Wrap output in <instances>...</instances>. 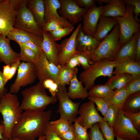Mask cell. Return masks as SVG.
I'll return each instance as SVG.
<instances>
[{"label":"cell","instance_id":"obj_53","mask_svg":"<svg viewBox=\"0 0 140 140\" xmlns=\"http://www.w3.org/2000/svg\"><path fill=\"white\" fill-rule=\"evenodd\" d=\"M20 64V60H18L13 63L11 66L9 74L7 79L8 81L13 78L18 69Z\"/></svg>","mask_w":140,"mask_h":140},{"label":"cell","instance_id":"obj_60","mask_svg":"<svg viewBox=\"0 0 140 140\" xmlns=\"http://www.w3.org/2000/svg\"><path fill=\"white\" fill-rule=\"evenodd\" d=\"M116 140H129L127 139H123L117 136H115Z\"/></svg>","mask_w":140,"mask_h":140},{"label":"cell","instance_id":"obj_4","mask_svg":"<svg viewBox=\"0 0 140 140\" xmlns=\"http://www.w3.org/2000/svg\"><path fill=\"white\" fill-rule=\"evenodd\" d=\"M120 27L117 23L111 32L101 41L94 52L88 57L93 62L103 59L113 60L121 47L119 42Z\"/></svg>","mask_w":140,"mask_h":140},{"label":"cell","instance_id":"obj_41","mask_svg":"<svg viewBox=\"0 0 140 140\" xmlns=\"http://www.w3.org/2000/svg\"><path fill=\"white\" fill-rule=\"evenodd\" d=\"M124 88L129 94L140 92V77L133 78Z\"/></svg>","mask_w":140,"mask_h":140},{"label":"cell","instance_id":"obj_9","mask_svg":"<svg viewBox=\"0 0 140 140\" xmlns=\"http://www.w3.org/2000/svg\"><path fill=\"white\" fill-rule=\"evenodd\" d=\"M37 76L34 64L31 62H20L17 69L16 78L10 86V92L15 94L22 87L33 83Z\"/></svg>","mask_w":140,"mask_h":140},{"label":"cell","instance_id":"obj_28","mask_svg":"<svg viewBox=\"0 0 140 140\" xmlns=\"http://www.w3.org/2000/svg\"><path fill=\"white\" fill-rule=\"evenodd\" d=\"M133 79L132 75L127 73L115 74L109 78L105 84L114 90L124 87Z\"/></svg>","mask_w":140,"mask_h":140},{"label":"cell","instance_id":"obj_55","mask_svg":"<svg viewBox=\"0 0 140 140\" xmlns=\"http://www.w3.org/2000/svg\"><path fill=\"white\" fill-rule=\"evenodd\" d=\"M124 1L125 4L132 5L135 8H140V0H124Z\"/></svg>","mask_w":140,"mask_h":140},{"label":"cell","instance_id":"obj_19","mask_svg":"<svg viewBox=\"0 0 140 140\" xmlns=\"http://www.w3.org/2000/svg\"><path fill=\"white\" fill-rule=\"evenodd\" d=\"M43 40L41 48L47 59L58 65L59 44L52 38L49 32H43Z\"/></svg>","mask_w":140,"mask_h":140},{"label":"cell","instance_id":"obj_47","mask_svg":"<svg viewBox=\"0 0 140 140\" xmlns=\"http://www.w3.org/2000/svg\"><path fill=\"white\" fill-rule=\"evenodd\" d=\"M18 44L19 45L22 46L29 48L34 52L38 56L40 57L43 50L41 48L33 42H29Z\"/></svg>","mask_w":140,"mask_h":140},{"label":"cell","instance_id":"obj_14","mask_svg":"<svg viewBox=\"0 0 140 140\" xmlns=\"http://www.w3.org/2000/svg\"><path fill=\"white\" fill-rule=\"evenodd\" d=\"M34 65L37 77L39 80L50 79L57 83L59 66L50 62L43 51L40 60Z\"/></svg>","mask_w":140,"mask_h":140},{"label":"cell","instance_id":"obj_50","mask_svg":"<svg viewBox=\"0 0 140 140\" xmlns=\"http://www.w3.org/2000/svg\"><path fill=\"white\" fill-rule=\"evenodd\" d=\"M59 136L62 140H76L72 124L68 130Z\"/></svg>","mask_w":140,"mask_h":140},{"label":"cell","instance_id":"obj_39","mask_svg":"<svg viewBox=\"0 0 140 140\" xmlns=\"http://www.w3.org/2000/svg\"><path fill=\"white\" fill-rule=\"evenodd\" d=\"M74 29V27H62L50 32L55 41L60 40L62 38L69 34Z\"/></svg>","mask_w":140,"mask_h":140},{"label":"cell","instance_id":"obj_45","mask_svg":"<svg viewBox=\"0 0 140 140\" xmlns=\"http://www.w3.org/2000/svg\"><path fill=\"white\" fill-rule=\"evenodd\" d=\"M77 58L84 70L88 69L94 62L86 55L80 53L76 54Z\"/></svg>","mask_w":140,"mask_h":140},{"label":"cell","instance_id":"obj_63","mask_svg":"<svg viewBox=\"0 0 140 140\" xmlns=\"http://www.w3.org/2000/svg\"><path fill=\"white\" fill-rule=\"evenodd\" d=\"M137 140H140V139H137Z\"/></svg>","mask_w":140,"mask_h":140},{"label":"cell","instance_id":"obj_44","mask_svg":"<svg viewBox=\"0 0 140 140\" xmlns=\"http://www.w3.org/2000/svg\"><path fill=\"white\" fill-rule=\"evenodd\" d=\"M44 134L45 140H62L54 131L50 122L46 127Z\"/></svg>","mask_w":140,"mask_h":140},{"label":"cell","instance_id":"obj_51","mask_svg":"<svg viewBox=\"0 0 140 140\" xmlns=\"http://www.w3.org/2000/svg\"><path fill=\"white\" fill-rule=\"evenodd\" d=\"M65 64L69 67L73 69L80 64L76 55V54H74L68 59Z\"/></svg>","mask_w":140,"mask_h":140},{"label":"cell","instance_id":"obj_17","mask_svg":"<svg viewBox=\"0 0 140 140\" xmlns=\"http://www.w3.org/2000/svg\"><path fill=\"white\" fill-rule=\"evenodd\" d=\"M45 23L50 21L55 22L63 27L74 26L72 24L60 16L58 10L61 8L58 0H44Z\"/></svg>","mask_w":140,"mask_h":140},{"label":"cell","instance_id":"obj_49","mask_svg":"<svg viewBox=\"0 0 140 140\" xmlns=\"http://www.w3.org/2000/svg\"><path fill=\"white\" fill-rule=\"evenodd\" d=\"M7 82L3 75L2 72L0 69V101L3 96L7 93L8 90L5 87Z\"/></svg>","mask_w":140,"mask_h":140},{"label":"cell","instance_id":"obj_36","mask_svg":"<svg viewBox=\"0 0 140 140\" xmlns=\"http://www.w3.org/2000/svg\"><path fill=\"white\" fill-rule=\"evenodd\" d=\"M119 109L116 106L110 104L103 117L102 121L107 122L109 126L113 127L116 120Z\"/></svg>","mask_w":140,"mask_h":140},{"label":"cell","instance_id":"obj_40","mask_svg":"<svg viewBox=\"0 0 140 140\" xmlns=\"http://www.w3.org/2000/svg\"><path fill=\"white\" fill-rule=\"evenodd\" d=\"M122 112L124 115L130 120L134 127L139 132L140 128V112L132 113L123 110Z\"/></svg>","mask_w":140,"mask_h":140},{"label":"cell","instance_id":"obj_3","mask_svg":"<svg viewBox=\"0 0 140 140\" xmlns=\"http://www.w3.org/2000/svg\"><path fill=\"white\" fill-rule=\"evenodd\" d=\"M22 111L16 94L9 92L3 96L0 101V113L4 127V138H11L12 130L19 122Z\"/></svg>","mask_w":140,"mask_h":140},{"label":"cell","instance_id":"obj_2","mask_svg":"<svg viewBox=\"0 0 140 140\" xmlns=\"http://www.w3.org/2000/svg\"><path fill=\"white\" fill-rule=\"evenodd\" d=\"M21 94L23 99L20 106L24 111H44L49 105L55 103L57 100L56 96L47 95L42 80H39L36 85L23 90Z\"/></svg>","mask_w":140,"mask_h":140},{"label":"cell","instance_id":"obj_33","mask_svg":"<svg viewBox=\"0 0 140 140\" xmlns=\"http://www.w3.org/2000/svg\"><path fill=\"white\" fill-rule=\"evenodd\" d=\"M110 104L114 105L121 109L126 99L130 95L124 87L114 90Z\"/></svg>","mask_w":140,"mask_h":140},{"label":"cell","instance_id":"obj_29","mask_svg":"<svg viewBox=\"0 0 140 140\" xmlns=\"http://www.w3.org/2000/svg\"><path fill=\"white\" fill-rule=\"evenodd\" d=\"M59 65V71L57 83L58 85H69L74 75L77 74L78 71V68L77 67L73 69L70 68L65 64Z\"/></svg>","mask_w":140,"mask_h":140},{"label":"cell","instance_id":"obj_46","mask_svg":"<svg viewBox=\"0 0 140 140\" xmlns=\"http://www.w3.org/2000/svg\"><path fill=\"white\" fill-rule=\"evenodd\" d=\"M62 27L57 22L54 21H50L45 23L41 29L43 32H50Z\"/></svg>","mask_w":140,"mask_h":140},{"label":"cell","instance_id":"obj_11","mask_svg":"<svg viewBox=\"0 0 140 140\" xmlns=\"http://www.w3.org/2000/svg\"><path fill=\"white\" fill-rule=\"evenodd\" d=\"M61 16L73 25L78 23L88 9L79 7L74 0H59Z\"/></svg>","mask_w":140,"mask_h":140},{"label":"cell","instance_id":"obj_37","mask_svg":"<svg viewBox=\"0 0 140 140\" xmlns=\"http://www.w3.org/2000/svg\"><path fill=\"white\" fill-rule=\"evenodd\" d=\"M88 98L95 103L97 110L100 111L104 116L110 105V101L103 98L92 96H88Z\"/></svg>","mask_w":140,"mask_h":140},{"label":"cell","instance_id":"obj_62","mask_svg":"<svg viewBox=\"0 0 140 140\" xmlns=\"http://www.w3.org/2000/svg\"><path fill=\"white\" fill-rule=\"evenodd\" d=\"M4 0H0V2L3 1Z\"/></svg>","mask_w":140,"mask_h":140},{"label":"cell","instance_id":"obj_8","mask_svg":"<svg viewBox=\"0 0 140 140\" xmlns=\"http://www.w3.org/2000/svg\"><path fill=\"white\" fill-rule=\"evenodd\" d=\"M27 4H24L17 11L13 27L43 37L42 29L27 8Z\"/></svg>","mask_w":140,"mask_h":140},{"label":"cell","instance_id":"obj_58","mask_svg":"<svg viewBox=\"0 0 140 140\" xmlns=\"http://www.w3.org/2000/svg\"><path fill=\"white\" fill-rule=\"evenodd\" d=\"M112 0H97L96 2H97L99 4L102 5L103 3H106L107 4L110 3Z\"/></svg>","mask_w":140,"mask_h":140},{"label":"cell","instance_id":"obj_54","mask_svg":"<svg viewBox=\"0 0 140 140\" xmlns=\"http://www.w3.org/2000/svg\"><path fill=\"white\" fill-rule=\"evenodd\" d=\"M135 61H140V33L139 34L136 47Z\"/></svg>","mask_w":140,"mask_h":140},{"label":"cell","instance_id":"obj_57","mask_svg":"<svg viewBox=\"0 0 140 140\" xmlns=\"http://www.w3.org/2000/svg\"><path fill=\"white\" fill-rule=\"evenodd\" d=\"M4 130V126L2 123H1L0 121V140L3 138V134Z\"/></svg>","mask_w":140,"mask_h":140},{"label":"cell","instance_id":"obj_18","mask_svg":"<svg viewBox=\"0 0 140 140\" xmlns=\"http://www.w3.org/2000/svg\"><path fill=\"white\" fill-rule=\"evenodd\" d=\"M81 27L76 39V54H82L88 57L94 52L101 41H97L90 35L84 33Z\"/></svg>","mask_w":140,"mask_h":140},{"label":"cell","instance_id":"obj_23","mask_svg":"<svg viewBox=\"0 0 140 140\" xmlns=\"http://www.w3.org/2000/svg\"><path fill=\"white\" fill-rule=\"evenodd\" d=\"M114 68L112 74L127 73L131 75L133 78L140 77V61L126 59L118 61Z\"/></svg>","mask_w":140,"mask_h":140},{"label":"cell","instance_id":"obj_16","mask_svg":"<svg viewBox=\"0 0 140 140\" xmlns=\"http://www.w3.org/2000/svg\"><path fill=\"white\" fill-rule=\"evenodd\" d=\"M103 5L99 6L95 4L88 9L83 16V25L81 29L85 34L93 37L96 30V27L102 12Z\"/></svg>","mask_w":140,"mask_h":140},{"label":"cell","instance_id":"obj_52","mask_svg":"<svg viewBox=\"0 0 140 140\" xmlns=\"http://www.w3.org/2000/svg\"><path fill=\"white\" fill-rule=\"evenodd\" d=\"M9 1L17 11L23 5L25 4H28L29 0H9Z\"/></svg>","mask_w":140,"mask_h":140},{"label":"cell","instance_id":"obj_24","mask_svg":"<svg viewBox=\"0 0 140 140\" xmlns=\"http://www.w3.org/2000/svg\"><path fill=\"white\" fill-rule=\"evenodd\" d=\"M117 23V20L113 18L101 15L93 37L97 41H101L108 35Z\"/></svg>","mask_w":140,"mask_h":140},{"label":"cell","instance_id":"obj_56","mask_svg":"<svg viewBox=\"0 0 140 140\" xmlns=\"http://www.w3.org/2000/svg\"><path fill=\"white\" fill-rule=\"evenodd\" d=\"M10 67L11 66L9 65H6L3 66V74L7 82L8 81L7 79L9 74Z\"/></svg>","mask_w":140,"mask_h":140},{"label":"cell","instance_id":"obj_15","mask_svg":"<svg viewBox=\"0 0 140 140\" xmlns=\"http://www.w3.org/2000/svg\"><path fill=\"white\" fill-rule=\"evenodd\" d=\"M82 26V24H79L71 36L59 44L58 65L65 64L70 57L76 54V39Z\"/></svg>","mask_w":140,"mask_h":140},{"label":"cell","instance_id":"obj_7","mask_svg":"<svg viewBox=\"0 0 140 140\" xmlns=\"http://www.w3.org/2000/svg\"><path fill=\"white\" fill-rule=\"evenodd\" d=\"M66 86L58 85L56 95L59 102L57 113L60 114V118L72 123L78 114L80 103L74 102L71 100L67 94Z\"/></svg>","mask_w":140,"mask_h":140},{"label":"cell","instance_id":"obj_26","mask_svg":"<svg viewBox=\"0 0 140 140\" xmlns=\"http://www.w3.org/2000/svg\"><path fill=\"white\" fill-rule=\"evenodd\" d=\"M75 74L70 82L67 94L70 99H84L88 96V92Z\"/></svg>","mask_w":140,"mask_h":140},{"label":"cell","instance_id":"obj_32","mask_svg":"<svg viewBox=\"0 0 140 140\" xmlns=\"http://www.w3.org/2000/svg\"><path fill=\"white\" fill-rule=\"evenodd\" d=\"M19 46L20 48V52L19 53V60L26 62H32L34 64L39 60L40 57L38 56L32 50L26 47Z\"/></svg>","mask_w":140,"mask_h":140},{"label":"cell","instance_id":"obj_35","mask_svg":"<svg viewBox=\"0 0 140 140\" xmlns=\"http://www.w3.org/2000/svg\"><path fill=\"white\" fill-rule=\"evenodd\" d=\"M80 116L74 120L72 124L76 140H90L87 130L81 125L80 123Z\"/></svg>","mask_w":140,"mask_h":140},{"label":"cell","instance_id":"obj_38","mask_svg":"<svg viewBox=\"0 0 140 140\" xmlns=\"http://www.w3.org/2000/svg\"><path fill=\"white\" fill-rule=\"evenodd\" d=\"M100 129L106 140H115V135L113 127H110L107 122L102 121L98 123Z\"/></svg>","mask_w":140,"mask_h":140},{"label":"cell","instance_id":"obj_31","mask_svg":"<svg viewBox=\"0 0 140 140\" xmlns=\"http://www.w3.org/2000/svg\"><path fill=\"white\" fill-rule=\"evenodd\" d=\"M121 109L132 113L140 112V92L130 94Z\"/></svg>","mask_w":140,"mask_h":140},{"label":"cell","instance_id":"obj_13","mask_svg":"<svg viewBox=\"0 0 140 140\" xmlns=\"http://www.w3.org/2000/svg\"><path fill=\"white\" fill-rule=\"evenodd\" d=\"M17 11L9 0L0 2V34L6 37L15 23Z\"/></svg>","mask_w":140,"mask_h":140},{"label":"cell","instance_id":"obj_10","mask_svg":"<svg viewBox=\"0 0 140 140\" xmlns=\"http://www.w3.org/2000/svg\"><path fill=\"white\" fill-rule=\"evenodd\" d=\"M113 127L115 136L129 140L140 138L139 132L124 115L121 109H119L116 120Z\"/></svg>","mask_w":140,"mask_h":140},{"label":"cell","instance_id":"obj_22","mask_svg":"<svg viewBox=\"0 0 140 140\" xmlns=\"http://www.w3.org/2000/svg\"><path fill=\"white\" fill-rule=\"evenodd\" d=\"M140 33V31L134 34L130 40L121 46L113 61H119L127 59L136 61V45Z\"/></svg>","mask_w":140,"mask_h":140},{"label":"cell","instance_id":"obj_59","mask_svg":"<svg viewBox=\"0 0 140 140\" xmlns=\"http://www.w3.org/2000/svg\"><path fill=\"white\" fill-rule=\"evenodd\" d=\"M45 135L41 136L39 137L37 140H45ZM12 140H20L17 138L12 139Z\"/></svg>","mask_w":140,"mask_h":140},{"label":"cell","instance_id":"obj_43","mask_svg":"<svg viewBox=\"0 0 140 140\" xmlns=\"http://www.w3.org/2000/svg\"><path fill=\"white\" fill-rule=\"evenodd\" d=\"M43 85L45 89H48L52 96H56L59 85L56 82L51 79H47L43 80Z\"/></svg>","mask_w":140,"mask_h":140},{"label":"cell","instance_id":"obj_21","mask_svg":"<svg viewBox=\"0 0 140 140\" xmlns=\"http://www.w3.org/2000/svg\"><path fill=\"white\" fill-rule=\"evenodd\" d=\"M10 41L6 37L0 34V61L11 66L19 60V53L12 50Z\"/></svg>","mask_w":140,"mask_h":140},{"label":"cell","instance_id":"obj_30","mask_svg":"<svg viewBox=\"0 0 140 140\" xmlns=\"http://www.w3.org/2000/svg\"><path fill=\"white\" fill-rule=\"evenodd\" d=\"M89 90L88 96L103 98L109 101L111 100L114 92V90L105 84L94 85Z\"/></svg>","mask_w":140,"mask_h":140},{"label":"cell","instance_id":"obj_6","mask_svg":"<svg viewBox=\"0 0 140 140\" xmlns=\"http://www.w3.org/2000/svg\"><path fill=\"white\" fill-rule=\"evenodd\" d=\"M125 5L127 11L125 14L122 17L113 18L119 25V42L121 46L130 40L134 34L140 31V25L135 19L133 15L134 6Z\"/></svg>","mask_w":140,"mask_h":140},{"label":"cell","instance_id":"obj_12","mask_svg":"<svg viewBox=\"0 0 140 140\" xmlns=\"http://www.w3.org/2000/svg\"><path fill=\"white\" fill-rule=\"evenodd\" d=\"M78 114H80V124L87 130L94 124L103 121V117L99 113L94 103L90 100L81 105Z\"/></svg>","mask_w":140,"mask_h":140},{"label":"cell","instance_id":"obj_20","mask_svg":"<svg viewBox=\"0 0 140 140\" xmlns=\"http://www.w3.org/2000/svg\"><path fill=\"white\" fill-rule=\"evenodd\" d=\"M6 37L10 40H13L18 44L31 42L41 48L43 40V37L14 27Z\"/></svg>","mask_w":140,"mask_h":140},{"label":"cell","instance_id":"obj_34","mask_svg":"<svg viewBox=\"0 0 140 140\" xmlns=\"http://www.w3.org/2000/svg\"><path fill=\"white\" fill-rule=\"evenodd\" d=\"M53 130L59 136L68 130L70 128L72 122L65 119L60 118L56 121L50 122Z\"/></svg>","mask_w":140,"mask_h":140},{"label":"cell","instance_id":"obj_1","mask_svg":"<svg viewBox=\"0 0 140 140\" xmlns=\"http://www.w3.org/2000/svg\"><path fill=\"white\" fill-rule=\"evenodd\" d=\"M52 115L51 110L42 111H24L12 130L11 138L35 140L44 135L45 130Z\"/></svg>","mask_w":140,"mask_h":140},{"label":"cell","instance_id":"obj_61","mask_svg":"<svg viewBox=\"0 0 140 140\" xmlns=\"http://www.w3.org/2000/svg\"><path fill=\"white\" fill-rule=\"evenodd\" d=\"M0 140H12V139L11 138H10L9 139H7L3 138L2 139H1Z\"/></svg>","mask_w":140,"mask_h":140},{"label":"cell","instance_id":"obj_42","mask_svg":"<svg viewBox=\"0 0 140 140\" xmlns=\"http://www.w3.org/2000/svg\"><path fill=\"white\" fill-rule=\"evenodd\" d=\"M88 133L90 140H106L100 130L97 123L92 126Z\"/></svg>","mask_w":140,"mask_h":140},{"label":"cell","instance_id":"obj_27","mask_svg":"<svg viewBox=\"0 0 140 140\" xmlns=\"http://www.w3.org/2000/svg\"><path fill=\"white\" fill-rule=\"evenodd\" d=\"M27 5V8L41 29L45 23L44 0H29Z\"/></svg>","mask_w":140,"mask_h":140},{"label":"cell","instance_id":"obj_48","mask_svg":"<svg viewBox=\"0 0 140 140\" xmlns=\"http://www.w3.org/2000/svg\"><path fill=\"white\" fill-rule=\"evenodd\" d=\"M76 4L80 7L88 9L95 4V0H74Z\"/></svg>","mask_w":140,"mask_h":140},{"label":"cell","instance_id":"obj_5","mask_svg":"<svg viewBox=\"0 0 140 140\" xmlns=\"http://www.w3.org/2000/svg\"><path fill=\"white\" fill-rule=\"evenodd\" d=\"M118 62L107 59L94 62L88 69L81 72L79 79L84 84L86 89L89 90L94 85L95 81L98 77L103 76L109 78L112 76L113 68Z\"/></svg>","mask_w":140,"mask_h":140},{"label":"cell","instance_id":"obj_25","mask_svg":"<svg viewBox=\"0 0 140 140\" xmlns=\"http://www.w3.org/2000/svg\"><path fill=\"white\" fill-rule=\"evenodd\" d=\"M127 8L123 0H112L109 4L103 6L101 15L107 17H121L125 14Z\"/></svg>","mask_w":140,"mask_h":140}]
</instances>
